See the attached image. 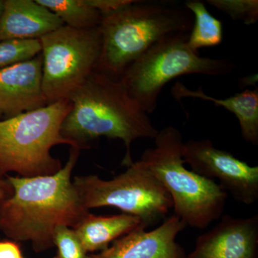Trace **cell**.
Here are the masks:
<instances>
[{
    "instance_id": "cell-1",
    "label": "cell",
    "mask_w": 258,
    "mask_h": 258,
    "mask_svg": "<svg viewBox=\"0 0 258 258\" xmlns=\"http://www.w3.org/2000/svg\"><path fill=\"white\" fill-rule=\"evenodd\" d=\"M81 151L71 147L66 165L53 175L6 176L13 193L0 206V230L10 240L44 252L53 247L57 227L74 229L89 213L71 180Z\"/></svg>"
},
{
    "instance_id": "cell-2",
    "label": "cell",
    "mask_w": 258,
    "mask_h": 258,
    "mask_svg": "<svg viewBox=\"0 0 258 258\" xmlns=\"http://www.w3.org/2000/svg\"><path fill=\"white\" fill-rule=\"evenodd\" d=\"M71 109L61 125L70 147L89 149L101 137L119 139L126 152L122 165L133 164L131 146L139 139H154L159 130L149 114L128 94L120 80L95 71L69 98Z\"/></svg>"
},
{
    "instance_id": "cell-3",
    "label": "cell",
    "mask_w": 258,
    "mask_h": 258,
    "mask_svg": "<svg viewBox=\"0 0 258 258\" xmlns=\"http://www.w3.org/2000/svg\"><path fill=\"white\" fill-rule=\"evenodd\" d=\"M192 13L171 1H134L103 15L101 57L96 71L120 80L134 61L165 37L190 32Z\"/></svg>"
},
{
    "instance_id": "cell-4",
    "label": "cell",
    "mask_w": 258,
    "mask_h": 258,
    "mask_svg": "<svg viewBox=\"0 0 258 258\" xmlns=\"http://www.w3.org/2000/svg\"><path fill=\"white\" fill-rule=\"evenodd\" d=\"M155 147L141 157L172 200L174 215L186 226L204 230L223 214L228 194L215 180L207 179L185 167L184 142L174 126L159 131Z\"/></svg>"
},
{
    "instance_id": "cell-5",
    "label": "cell",
    "mask_w": 258,
    "mask_h": 258,
    "mask_svg": "<svg viewBox=\"0 0 258 258\" xmlns=\"http://www.w3.org/2000/svg\"><path fill=\"white\" fill-rule=\"evenodd\" d=\"M71 106L69 99L60 100L0 120V179L12 172L24 178L50 176L62 169V162L52 157L51 149L69 145L60 129Z\"/></svg>"
},
{
    "instance_id": "cell-6",
    "label": "cell",
    "mask_w": 258,
    "mask_h": 258,
    "mask_svg": "<svg viewBox=\"0 0 258 258\" xmlns=\"http://www.w3.org/2000/svg\"><path fill=\"white\" fill-rule=\"evenodd\" d=\"M190 32L173 34L158 42L125 71L120 78L128 94L147 114L155 111L163 88L186 74L226 76L237 66L227 59L201 57L188 45Z\"/></svg>"
},
{
    "instance_id": "cell-7",
    "label": "cell",
    "mask_w": 258,
    "mask_h": 258,
    "mask_svg": "<svg viewBox=\"0 0 258 258\" xmlns=\"http://www.w3.org/2000/svg\"><path fill=\"white\" fill-rule=\"evenodd\" d=\"M73 183L87 210L118 208L123 213L140 218L146 228L164 221L173 208L169 194L141 160L112 179H102L97 175L77 176Z\"/></svg>"
},
{
    "instance_id": "cell-8",
    "label": "cell",
    "mask_w": 258,
    "mask_h": 258,
    "mask_svg": "<svg viewBox=\"0 0 258 258\" xmlns=\"http://www.w3.org/2000/svg\"><path fill=\"white\" fill-rule=\"evenodd\" d=\"M42 89L49 104L70 96L94 72L99 62V27L76 30L63 26L40 39Z\"/></svg>"
},
{
    "instance_id": "cell-9",
    "label": "cell",
    "mask_w": 258,
    "mask_h": 258,
    "mask_svg": "<svg viewBox=\"0 0 258 258\" xmlns=\"http://www.w3.org/2000/svg\"><path fill=\"white\" fill-rule=\"evenodd\" d=\"M182 157L191 170L199 175L220 182L222 189L234 200L251 205L258 200V166L217 149L209 139L184 142Z\"/></svg>"
},
{
    "instance_id": "cell-10",
    "label": "cell",
    "mask_w": 258,
    "mask_h": 258,
    "mask_svg": "<svg viewBox=\"0 0 258 258\" xmlns=\"http://www.w3.org/2000/svg\"><path fill=\"white\" fill-rule=\"evenodd\" d=\"M212 229L199 236L193 252L185 258H257L258 215H222Z\"/></svg>"
},
{
    "instance_id": "cell-11",
    "label": "cell",
    "mask_w": 258,
    "mask_h": 258,
    "mask_svg": "<svg viewBox=\"0 0 258 258\" xmlns=\"http://www.w3.org/2000/svg\"><path fill=\"white\" fill-rule=\"evenodd\" d=\"M47 105L42 89L41 54L0 70V120Z\"/></svg>"
},
{
    "instance_id": "cell-12",
    "label": "cell",
    "mask_w": 258,
    "mask_h": 258,
    "mask_svg": "<svg viewBox=\"0 0 258 258\" xmlns=\"http://www.w3.org/2000/svg\"><path fill=\"white\" fill-rule=\"evenodd\" d=\"M186 227L173 215L154 230L139 227L88 258H185L184 249L176 239Z\"/></svg>"
},
{
    "instance_id": "cell-13",
    "label": "cell",
    "mask_w": 258,
    "mask_h": 258,
    "mask_svg": "<svg viewBox=\"0 0 258 258\" xmlns=\"http://www.w3.org/2000/svg\"><path fill=\"white\" fill-rule=\"evenodd\" d=\"M64 24L36 0H5L0 18V41L40 40Z\"/></svg>"
},
{
    "instance_id": "cell-14",
    "label": "cell",
    "mask_w": 258,
    "mask_h": 258,
    "mask_svg": "<svg viewBox=\"0 0 258 258\" xmlns=\"http://www.w3.org/2000/svg\"><path fill=\"white\" fill-rule=\"evenodd\" d=\"M171 92L176 101L184 98H200L223 107L237 117L244 141L253 146L258 145L257 88L246 89L230 98L218 99L207 95L202 87L191 91L183 83L177 82L171 88Z\"/></svg>"
},
{
    "instance_id": "cell-15",
    "label": "cell",
    "mask_w": 258,
    "mask_h": 258,
    "mask_svg": "<svg viewBox=\"0 0 258 258\" xmlns=\"http://www.w3.org/2000/svg\"><path fill=\"white\" fill-rule=\"evenodd\" d=\"M139 227L147 229L142 220L133 215L123 213L102 216L89 212L74 230L88 253L103 251L117 239Z\"/></svg>"
},
{
    "instance_id": "cell-16",
    "label": "cell",
    "mask_w": 258,
    "mask_h": 258,
    "mask_svg": "<svg viewBox=\"0 0 258 258\" xmlns=\"http://www.w3.org/2000/svg\"><path fill=\"white\" fill-rule=\"evenodd\" d=\"M184 5L194 16L193 27L187 41L190 48L198 52L202 47L221 44L223 39L222 22L212 16L200 0H188Z\"/></svg>"
},
{
    "instance_id": "cell-17",
    "label": "cell",
    "mask_w": 258,
    "mask_h": 258,
    "mask_svg": "<svg viewBox=\"0 0 258 258\" xmlns=\"http://www.w3.org/2000/svg\"><path fill=\"white\" fill-rule=\"evenodd\" d=\"M62 20L64 25L76 30H89L101 25L102 15L87 0H36Z\"/></svg>"
},
{
    "instance_id": "cell-18",
    "label": "cell",
    "mask_w": 258,
    "mask_h": 258,
    "mask_svg": "<svg viewBox=\"0 0 258 258\" xmlns=\"http://www.w3.org/2000/svg\"><path fill=\"white\" fill-rule=\"evenodd\" d=\"M40 52V40L0 41V70L33 58Z\"/></svg>"
},
{
    "instance_id": "cell-19",
    "label": "cell",
    "mask_w": 258,
    "mask_h": 258,
    "mask_svg": "<svg viewBox=\"0 0 258 258\" xmlns=\"http://www.w3.org/2000/svg\"><path fill=\"white\" fill-rule=\"evenodd\" d=\"M207 3L244 25H253L258 20L257 0H208Z\"/></svg>"
},
{
    "instance_id": "cell-20",
    "label": "cell",
    "mask_w": 258,
    "mask_h": 258,
    "mask_svg": "<svg viewBox=\"0 0 258 258\" xmlns=\"http://www.w3.org/2000/svg\"><path fill=\"white\" fill-rule=\"evenodd\" d=\"M54 246L57 254L54 258H88L74 229L67 226L57 227L54 233Z\"/></svg>"
},
{
    "instance_id": "cell-21",
    "label": "cell",
    "mask_w": 258,
    "mask_h": 258,
    "mask_svg": "<svg viewBox=\"0 0 258 258\" xmlns=\"http://www.w3.org/2000/svg\"><path fill=\"white\" fill-rule=\"evenodd\" d=\"M88 4L98 10L103 15L110 14L113 12L132 4L133 0H87Z\"/></svg>"
},
{
    "instance_id": "cell-22",
    "label": "cell",
    "mask_w": 258,
    "mask_h": 258,
    "mask_svg": "<svg viewBox=\"0 0 258 258\" xmlns=\"http://www.w3.org/2000/svg\"><path fill=\"white\" fill-rule=\"evenodd\" d=\"M0 258H25L20 244L12 240H0Z\"/></svg>"
},
{
    "instance_id": "cell-23",
    "label": "cell",
    "mask_w": 258,
    "mask_h": 258,
    "mask_svg": "<svg viewBox=\"0 0 258 258\" xmlns=\"http://www.w3.org/2000/svg\"><path fill=\"white\" fill-rule=\"evenodd\" d=\"M13 190L8 180L0 179V206L7 199L10 198L13 195Z\"/></svg>"
},
{
    "instance_id": "cell-24",
    "label": "cell",
    "mask_w": 258,
    "mask_h": 258,
    "mask_svg": "<svg viewBox=\"0 0 258 258\" xmlns=\"http://www.w3.org/2000/svg\"><path fill=\"white\" fill-rule=\"evenodd\" d=\"M5 0H0V18L3 15V10H4Z\"/></svg>"
}]
</instances>
